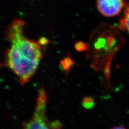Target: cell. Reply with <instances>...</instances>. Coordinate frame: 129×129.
I'll list each match as a JSON object with an SVG mask.
<instances>
[{
    "label": "cell",
    "mask_w": 129,
    "mask_h": 129,
    "mask_svg": "<svg viewBox=\"0 0 129 129\" xmlns=\"http://www.w3.org/2000/svg\"><path fill=\"white\" fill-rule=\"evenodd\" d=\"M75 48L76 51L81 52L85 51L87 48V45L83 42H78L75 44Z\"/></svg>",
    "instance_id": "cell-8"
},
{
    "label": "cell",
    "mask_w": 129,
    "mask_h": 129,
    "mask_svg": "<svg viewBox=\"0 0 129 129\" xmlns=\"http://www.w3.org/2000/svg\"><path fill=\"white\" fill-rule=\"evenodd\" d=\"M73 61H72L70 56L65 58L61 61V66L65 71H68L69 70L70 67L73 65Z\"/></svg>",
    "instance_id": "cell-6"
},
{
    "label": "cell",
    "mask_w": 129,
    "mask_h": 129,
    "mask_svg": "<svg viewBox=\"0 0 129 129\" xmlns=\"http://www.w3.org/2000/svg\"><path fill=\"white\" fill-rule=\"evenodd\" d=\"M48 42H48V40L47 39V38L43 37L39 38L37 43L40 46H45L47 45V44L48 43Z\"/></svg>",
    "instance_id": "cell-9"
},
{
    "label": "cell",
    "mask_w": 129,
    "mask_h": 129,
    "mask_svg": "<svg viewBox=\"0 0 129 129\" xmlns=\"http://www.w3.org/2000/svg\"><path fill=\"white\" fill-rule=\"evenodd\" d=\"M125 43L116 27L107 24L100 25L91 34L88 46V57L95 69L104 71L109 78L111 60Z\"/></svg>",
    "instance_id": "cell-2"
},
{
    "label": "cell",
    "mask_w": 129,
    "mask_h": 129,
    "mask_svg": "<svg viewBox=\"0 0 129 129\" xmlns=\"http://www.w3.org/2000/svg\"><path fill=\"white\" fill-rule=\"evenodd\" d=\"M111 129H126V128L123 126H115L111 128Z\"/></svg>",
    "instance_id": "cell-10"
},
{
    "label": "cell",
    "mask_w": 129,
    "mask_h": 129,
    "mask_svg": "<svg viewBox=\"0 0 129 129\" xmlns=\"http://www.w3.org/2000/svg\"><path fill=\"white\" fill-rule=\"evenodd\" d=\"M124 15L120 19L118 28L122 31H126L129 33V3L125 6Z\"/></svg>",
    "instance_id": "cell-5"
},
{
    "label": "cell",
    "mask_w": 129,
    "mask_h": 129,
    "mask_svg": "<svg viewBox=\"0 0 129 129\" xmlns=\"http://www.w3.org/2000/svg\"><path fill=\"white\" fill-rule=\"evenodd\" d=\"M25 24L22 20L15 19L6 31L11 45L5 53V64L17 76L22 85L30 81L43 57L41 46L24 36Z\"/></svg>",
    "instance_id": "cell-1"
},
{
    "label": "cell",
    "mask_w": 129,
    "mask_h": 129,
    "mask_svg": "<svg viewBox=\"0 0 129 129\" xmlns=\"http://www.w3.org/2000/svg\"><path fill=\"white\" fill-rule=\"evenodd\" d=\"M47 100L46 92L42 88L39 91L32 117L23 123L22 129H51L46 118Z\"/></svg>",
    "instance_id": "cell-3"
},
{
    "label": "cell",
    "mask_w": 129,
    "mask_h": 129,
    "mask_svg": "<svg viewBox=\"0 0 129 129\" xmlns=\"http://www.w3.org/2000/svg\"><path fill=\"white\" fill-rule=\"evenodd\" d=\"M96 4L99 11L107 17L118 15L125 6L123 0H96Z\"/></svg>",
    "instance_id": "cell-4"
},
{
    "label": "cell",
    "mask_w": 129,
    "mask_h": 129,
    "mask_svg": "<svg viewBox=\"0 0 129 129\" xmlns=\"http://www.w3.org/2000/svg\"><path fill=\"white\" fill-rule=\"evenodd\" d=\"M82 105L86 109H90L94 106V101L91 98L87 97L83 99Z\"/></svg>",
    "instance_id": "cell-7"
}]
</instances>
